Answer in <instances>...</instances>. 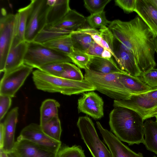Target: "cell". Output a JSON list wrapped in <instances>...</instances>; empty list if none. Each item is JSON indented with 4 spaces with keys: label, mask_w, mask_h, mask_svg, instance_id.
I'll return each instance as SVG.
<instances>
[{
    "label": "cell",
    "mask_w": 157,
    "mask_h": 157,
    "mask_svg": "<svg viewBox=\"0 0 157 157\" xmlns=\"http://www.w3.org/2000/svg\"><path fill=\"white\" fill-rule=\"evenodd\" d=\"M78 101L95 105L103 107L104 101L102 99L93 91L84 93Z\"/></svg>",
    "instance_id": "37"
},
{
    "label": "cell",
    "mask_w": 157,
    "mask_h": 157,
    "mask_svg": "<svg viewBox=\"0 0 157 157\" xmlns=\"http://www.w3.org/2000/svg\"><path fill=\"white\" fill-rule=\"evenodd\" d=\"M69 0H47L50 6L47 16V25H54L60 21L71 10Z\"/></svg>",
    "instance_id": "19"
},
{
    "label": "cell",
    "mask_w": 157,
    "mask_h": 157,
    "mask_svg": "<svg viewBox=\"0 0 157 157\" xmlns=\"http://www.w3.org/2000/svg\"><path fill=\"white\" fill-rule=\"evenodd\" d=\"M85 70L84 79L93 85L96 90L114 100L127 99L132 94L120 81L118 73H101L87 69Z\"/></svg>",
    "instance_id": "4"
},
{
    "label": "cell",
    "mask_w": 157,
    "mask_h": 157,
    "mask_svg": "<svg viewBox=\"0 0 157 157\" xmlns=\"http://www.w3.org/2000/svg\"><path fill=\"white\" fill-rule=\"evenodd\" d=\"M87 69L101 73H124L114 61L112 58H106L90 56Z\"/></svg>",
    "instance_id": "20"
},
{
    "label": "cell",
    "mask_w": 157,
    "mask_h": 157,
    "mask_svg": "<svg viewBox=\"0 0 157 157\" xmlns=\"http://www.w3.org/2000/svg\"><path fill=\"white\" fill-rule=\"evenodd\" d=\"M63 63L54 62L44 65L38 69L50 75L59 77L63 71Z\"/></svg>",
    "instance_id": "36"
},
{
    "label": "cell",
    "mask_w": 157,
    "mask_h": 157,
    "mask_svg": "<svg viewBox=\"0 0 157 157\" xmlns=\"http://www.w3.org/2000/svg\"><path fill=\"white\" fill-rule=\"evenodd\" d=\"M113 106L133 110L138 114L144 121L151 112L157 107V89L140 94H131L127 99L114 100Z\"/></svg>",
    "instance_id": "6"
},
{
    "label": "cell",
    "mask_w": 157,
    "mask_h": 157,
    "mask_svg": "<svg viewBox=\"0 0 157 157\" xmlns=\"http://www.w3.org/2000/svg\"><path fill=\"white\" fill-rule=\"evenodd\" d=\"M86 21V18L84 16L71 9L59 22L52 25H48L49 33L53 38L69 35L80 28Z\"/></svg>",
    "instance_id": "12"
},
{
    "label": "cell",
    "mask_w": 157,
    "mask_h": 157,
    "mask_svg": "<svg viewBox=\"0 0 157 157\" xmlns=\"http://www.w3.org/2000/svg\"><path fill=\"white\" fill-rule=\"evenodd\" d=\"M11 98L7 96L0 95V121L3 118L11 106Z\"/></svg>",
    "instance_id": "39"
},
{
    "label": "cell",
    "mask_w": 157,
    "mask_h": 157,
    "mask_svg": "<svg viewBox=\"0 0 157 157\" xmlns=\"http://www.w3.org/2000/svg\"><path fill=\"white\" fill-rule=\"evenodd\" d=\"M96 125L112 157H144L142 153H136L124 145L115 136L104 128L99 122H96Z\"/></svg>",
    "instance_id": "13"
},
{
    "label": "cell",
    "mask_w": 157,
    "mask_h": 157,
    "mask_svg": "<svg viewBox=\"0 0 157 157\" xmlns=\"http://www.w3.org/2000/svg\"><path fill=\"white\" fill-rule=\"evenodd\" d=\"M108 28L114 38L132 53L141 72L156 66L154 35L139 16L128 21L113 20Z\"/></svg>",
    "instance_id": "1"
},
{
    "label": "cell",
    "mask_w": 157,
    "mask_h": 157,
    "mask_svg": "<svg viewBox=\"0 0 157 157\" xmlns=\"http://www.w3.org/2000/svg\"><path fill=\"white\" fill-rule=\"evenodd\" d=\"M41 127L43 132L48 136L55 140L60 141L62 129L58 115Z\"/></svg>",
    "instance_id": "27"
},
{
    "label": "cell",
    "mask_w": 157,
    "mask_h": 157,
    "mask_svg": "<svg viewBox=\"0 0 157 157\" xmlns=\"http://www.w3.org/2000/svg\"><path fill=\"white\" fill-rule=\"evenodd\" d=\"M114 53L117 57V61L119 68L128 74L138 77L141 72L136 59L131 52L120 43Z\"/></svg>",
    "instance_id": "15"
},
{
    "label": "cell",
    "mask_w": 157,
    "mask_h": 157,
    "mask_svg": "<svg viewBox=\"0 0 157 157\" xmlns=\"http://www.w3.org/2000/svg\"><path fill=\"white\" fill-rule=\"evenodd\" d=\"M157 113V107L152 111L147 117L146 119L153 117V116Z\"/></svg>",
    "instance_id": "42"
},
{
    "label": "cell",
    "mask_w": 157,
    "mask_h": 157,
    "mask_svg": "<svg viewBox=\"0 0 157 157\" xmlns=\"http://www.w3.org/2000/svg\"><path fill=\"white\" fill-rule=\"evenodd\" d=\"M105 49L94 41L85 53L91 56L101 57Z\"/></svg>",
    "instance_id": "40"
},
{
    "label": "cell",
    "mask_w": 157,
    "mask_h": 157,
    "mask_svg": "<svg viewBox=\"0 0 157 157\" xmlns=\"http://www.w3.org/2000/svg\"><path fill=\"white\" fill-rule=\"evenodd\" d=\"M47 150L57 153L61 146V141L55 140L43 131L40 125L32 123L25 127L19 136Z\"/></svg>",
    "instance_id": "11"
},
{
    "label": "cell",
    "mask_w": 157,
    "mask_h": 157,
    "mask_svg": "<svg viewBox=\"0 0 157 157\" xmlns=\"http://www.w3.org/2000/svg\"><path fill=\"white\" fill-rule=\"evenodd\" d=\"M29 43L25 40L11 48L7 55L4 72L9 71L24 64Z\"/></svg>",
    "instance_id": "18"
},
{
    "label": "cell",
    "mask_w": 157,
    "mask_h": 157,
    "mask_svg": "<svg viewBox=\"0 0 157 157\" xmlns=\"http://www.w3.org/2000/svg\"><path fill=\"white\" fill-rule=\"evenodd\" d=\"M153 117H155L156 118V121L157 122V113L155 114L154 116Z\"/></svg>",
    "instance_id": "47"
},
{
    "label": "cell",
    "mask_w": 157,
    "mask_h": 157,
    "mask_svg": "<svg viewBox=\"0 0 157 157\" xmlns=\"http://www.w3.org/2000/svg\"><path fill=\"white\" fill-rule=\"evenodd\" d=\"M153 43L155 52H156L157 54V36H154L153 40Z\"/></svg>",
    "instance_id": "43"
},
{
    "label": "cell",
    "mask_w": 157,
    "mask_h": 157,
    "mask_svg": "<svg viewBox=\"0 0 157 157\" xmlns=\"http://www.w3.org/2000/svg\"><path fill=\"white\" fill-rule=\"evenodd\" d=\"M33 68L23 64L9 71L4 72L0 81V95L14 97L32 71Z\"/></svg>",
    "instance_id": "10"
},
{
    "label": "cell",
    "mask_w": 157,
    "mask_h": 157,
    "mask_svg": "<svg viewBox=\"0 0 157 157\" xmlns=\"http://www.w3.org/2000/svg\"><path fill=\"white\" fill-rule=\"evenodd\" d=\"M134 12L157 36V9L148 0H136Z\"/></svg>",
    "instance_id": "17"
},
{
    "label": "cell",
    "mask_w": 157,
    "mask_h": 157,
    "mask_svg": "<svg viewBox=\"0 0 157 157\" xmlns=\"http://www.w3.org/2000/svg\"><path fill=\"white\" fill-rule=\"evenodd\" d=\"M77 108L79 113H85L95 120L99 119L104 116L103 107L90 104L78 101Z\"/></svg>",
    "instance_id": "29"
},
{
    "label": "cell",
    "mask_w": 157,
    "mask_h": 157,
    "mask_svg": "<svg viewBox=\"0 0 157 157\" xmlns=\"http://www.w3.org/2000/svg\"><path fill=\"white\" fill-rule=\"evenodd\" d=\"M137 77L151 88L157 89V69L154 68L144 72H141Z\"/></svg>",
    "instance_id": "34"
},
{
    "label": "cell",
    "mask_w": 157,
    "mask_h": 157,
    "mask_svg": "<svg viewBox=\"0 0 157 157\" xmlns=\"http://www.w3.org/2000/svg\"><path fill=\"white\" fill-rule=\"evenodd\" d=\"M56 157H86L84 150L80 146H61L57 153Z\"/></svg>",
    "instance_id": "32"
},
{
    "label": "cell",
    "mask_w": 157,
    "mask_h": 157,
    "mask_svg": "<svg viewBox=\"0 0 157 157\" xmlns=\"http://www.w3.org/2000/svg\"><path fill=\"white\" fill-rule=\"evenodd\" d=\"M119 79L126 89L131 94L143 93L152 89L137 77L130 75L126 72L118 73Z\"/></svg>",
    "instance_id": "21"
},
{
    "label": "cell",
    "mask_w": 157,
    "mask_h": 157,
    "mask_svg": "<svg viewBox=\"0 0 157 157\" xmlns=\"http://www.w3.org/2000/svg\"><path fill=\"white\" fill-rule=\"evenodd\" d=\"M0 157H7L6 153L0 149Z\"/></svg>",
    "instance_id": "46"
},
{
    "label": "cell",
    "mask_w": 157,
    "mask_h": 157,
    "mask_svg": "<svg viewBox=\"0 0 157 157\" xmlns=\"http://www.w3.org/2000/svg\"><path fill=\"white\" fill-rule=\"evenodd\" d=\"M148 1L157 9V0H148Z\"/></svg>",
    "instance_id": "45"
},
{
    "label": "cell",
    "mask_w": 157,
    "mask_h": 157,
    "mask_svg": "<svg viewBox=\"0 0 157 157\" xmlns=\"http://www.w3.org/2000/svg\"><path fill=\"white\" fill-rule=\"evenodd\" d=\"M4 137V129L3 123L0 124V149H2Z\"/></svg>",
    "instance_id": "41"
},
{
    "label": "cell",
    "mask_w": 157,
    "mask_h": 157,
    "mask_svg": "<svg viewBox=\"0 0 157 157\" xmlns=\"http://www.w3.org/2000/svg\"><path fill=\"white\" fill-rule=\"evenodd\" d=\"M41 44L68 56L74 51L70 34L57 37Z\"/></svg>",
    "instance_id": "24"
},
{
    "label": "cell",
    "mask_w": 157,
    "mask_h": 157,
    "mask_svg": "<svg viewBox=\"0 0 157 157\" xmlns=\"http://www.w3.org/2000/svg\"><path fill=\"white\" fill-rule=\"evenodd\" d=\"M99 31L101 37L99 45L110 52L116 60L117 58L114 53V37L113 34L106 26L99 29Z\"/></svg>",
    "instance_id": "28"
},
{
    "label": "cell",
    "mask_w": 157,
    "mask_h": 157,
    "mask_svg": "<svg viewBox=\"0 0 157 157\" xmlns=\"http://www.w3.org/2000/svg\"><path fill=\"white\" fill-rule=\"evenodd\" d=\"M6 153L7 157H18L13 151Z\"/></svg>",
    "instance_id": "44"
},
{
    "label": "cell",
    "mask_w": 157,
    "mask_h": 157,
    "mask_svg": "<svg viewBox=\"0 0 157 157\" xmlns=\"http://www.w3.org/2000/svg\"><path fill=\"white\" fill-rule=\"evenodd\" d=\"M32 78L37 89L50 93L70 96L96 90L84 79L81 81L70 80L50 75L38 69L33 72Z\"/></svg>",
    "instance_id": "3"
},
{
    "label": "cell",
    "mask_w": 157,
    "mask_h": 157,
    "mask_svg": "<svg viewBox=\"0 0 157 157\" xmlns=\"http://www.w3.org/2000/svg\"><path fill=\"white\" fill-rule=\"evenodd\" d=\"M18 108H14L8 113L3 123L4 137L2 149L7 153L13 151L15 145L14 135L18 115Z\"/></svg>",
    "instance_id": "16"
},
{
    "label": "cell",
    "mask_w": 157,
    "mask_h": 157,
    "mask_svg": "<svg viewBox=\"0 0 157 157\" xmlns=\"http://www.w3.org/2000/svg\"><path fill=\"white\" fill-rule=\"evenodd\" d=\"M111 0H84V6L90 14L104 10L106 6Z\"/></svg>",
    "instance_id": "35"
},
{
    "label": "cell",
    "mask_w": 157,
    "mask_h": 157,
    "mask_svg": "<svg viewBox=\"0 0 157 157\" xmlns=\"http://www.w3.org/2000/svg\"><path fill=\"white\" fill-rule=\"evenodd\" d=\"M144 121L137 113L126 108L117 107L109 114L111 131L121 141L129 145L143 143Z\"/></svg>",
    "instance_id": "2"
},
{
    "label": "cell",
    "mask_w": 157,
    "mask_h": 157,
    "mask_svg": "<svg viewBox=\"0 0 157 157\" xmlns=\"http://www.w3.org/2000/svg\"><path fill=\"white\" fill-rule=\"evenodd\" d=\"M60 105L56 100L48 99L44 101L40 108V124L41 126L58 115Z\"/></svg>",
    "instance_id": "25"
},
{
    "label": "cell",
    "mask_w": 157,
    "mask_h": 157,
    "mask_svg": "<svg viewBox=\"0 0 157 157\" xmlns=\"http://www.w3.org/2000/svg\"><path fill=\"white\" fill-rule=\"evenodd\" d=\"M59 77L75 81L84 79V76L79 68L70 63H64L63 71Z\"/></svg>",
    "instance_id": "30"
},
{
    "label": "cell",
    "mask_w": 157,
    "mask_h": 157,
    "mask_svg": "<svg viewBox=\"0 0 157 157\" xmlns=\"http://www.w3.org/2000/svg\"><path fill=\"white\" fill-rule=\"evenodd\" d=\"M33 6V0H31L28 5L17 10V29L11 48L15 47L20 43L25 40V34L27 20L32 9Z\"/></svg>",
    "instance_id": "22"
},
{
    "label": "cell",
    "mask_w": 157,
    "mask_h": 157,
    "mask_svg": "<svg viewBox=\"0 0 157 157\" xmlns=\"http://www.w3.org/2000/svg\"><path fill=\"white\" fill-rule=\"evenodd\" d=\"M0 19V72H4L7 55L11 48L17 26L18 15L7 14L1 10Z\"/></svg>",
    "instance_id": "8"
},
{
    "label": "cell",
    "mask_w": 157,
    "mask_h": 157,
    "mask_svg": "<svg viewBox=\"0 0 157 157\" xmlns=\"http://www.w3.org/2000/svg\"><path fill=\"white\" fill-rule=\"evenodd\" d=\"M144 134L143 143L147 150L157 155V122L146 120L144 123Z\"/></svg>",
    "instance_id": "23"
},
{
    "label": "cell",
    "mask_w": 157,
    "mask_h": 157,
    "mask_svg": "<svg viewBox=\"0 0 157 157\" xmlns=\"http://www.w3.org/2000/svg\"><path fill=\"white\" fill-rule=\"evenodd\" d=\"M50 6L47 0H33L32 9L27 20L25 40L33 42L47 25Z\"/></svg>",
    "instance_id": "9"
},
{
    "label": "cell",
    "mask_w": 157,
    "mask_h": 157,
    "mask_svg": "<svg viewBox=\"0 0 157 157\" xmlns=\"http://www.w3.org/2000/svg\"><path fill=\"white\" fill-rule=\"evenodd\" d=\"M68 56L71 59L72 63L78 67L85 70L87 69L90 56L84 52L74 50Z\"/></svg>",
    "instance_id": "33"
},
{
    "label": "cell",
    "mask_w": 157,
    "mask_h": 157,
    "mask_svg": "<svg viewBox=\"0 0 157 157\" xmlns=\"http://www.w3.org/2000/svg\"><path fill=\"white\" fill-rule=\"evenodd\" d=\"M86 21L90 27L97 29L106 27L111 23L106 18L105 12L103 11L90 14L86 17Z\"/></svg>",
    "instance_id": "31"
},
{
    "label": "cell",
    "mask_w": 157,
    "mask_h": 157,
    "mask_svg": "<svg viewBox=\"0 0 157 157\" xmlns=\"http://www.w3.org/2000/svg\"><path fill=\"white\" fill-rule=\"evenodd\" d=\"M77 125L82 139L93 157H112L110 151L99 138L90 118L87 116L79 117Z\"/></svg>",
    "instance_id": "7"
},
{
    "label": "cell",
    "mask_w": 157,
    "mask_h": 157,
    "mask_svg": "<svg viewBox=\"0 0 157 157\" xmlns=\"http://www.w3.org/2000/svg\"><path fill=\"white\" fill-rule=\"evenodd\" d=\"M13 151L18 157H56L57 153L43 148L19 136L15 141Z\"/></svg>",
    "instance_id": "14"
},
{
    "label": "cell",
    "mask_w": 157,
    "mask_h": 157,
    "mask_svg": "<svg viewBox=\"0 0 157 157\" xmlns=\"http://www.w3.org/2000/svg\"><path fill=\"white\" fill-rule=\"evenodd\" d=\"M114 2L115 5L126 13L134 11L136 8V0H115Z\"/></svg>",
    "instance_id": "38"
},
{
    "label": "cell",
    "mask_w": 157,
    "mask_h": 157,
    "mask_svg": "<svg viewBox=\"0 0 157 157\" xmlns=\"http://www.w3.org/2000/svg\"><path fill=\"white\" fill-rule=\"evenodd\" d=\"M72 63L66 54L46 47L41 44L29 43L24 64L38 69L41 67L54 62Z\"/></svg>",
    "instance_id": "5"
},
{
    "label": "cell",
    "mask_w": 157,
    "mask_h": 157,
    "mask_svg": "<svg viewBox=\"0 0 157 157\" xmlns=\"http://www.w3.org/2000/svg\"><path fill=\"white\" fill-rule=\"evenodd\" d=\"M74 50L86 52L94 41L90 35L83 32L79 29L70 34Z\"/></svg>",
    "instance_id": "26"
}]
</instances>
